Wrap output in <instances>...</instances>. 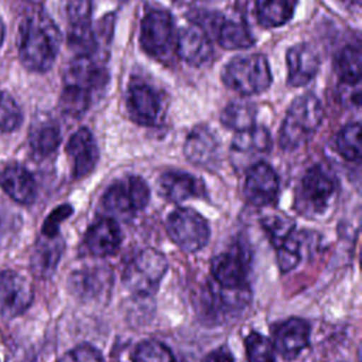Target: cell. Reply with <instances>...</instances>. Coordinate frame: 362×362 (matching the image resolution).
I'll list each match as a JSON object with an SVG mask.
<instances>
[{
  "label": "cell",
  "instance_id": "obj_41",
  "mask_svg": "<svg viewBox=\"0 0 362 362\" xmlns=\"http://www.w3.org/2000/svg\"><path fill=\"white\" fill-rule=\"evenodd\" d=\"M339 102L346 107L361 106V82L358 83H339L338 86Z\"/></svg>",
  "mask_w": 362,
  "mask_h": 362
},
{
  "label": "cell",
  "instance_id": "obj_22",
  "mask_svg": "<svg viewBox=\"0 0 362 362\" xmlns=\"http://www.w3.org/2000/svg\"><path fill=\"white\" fill-rule=\"evenodd\" d=\"M69 286L72 293L81 298H100V296L109 294L112 273L109 267L105 266H92L75 270L69 277Z\"/></svg>",
  "mask_w": 362,
  "mask_h": 362
},
{
  "label": "cell",
  "instance_id": "obj_9",
  "mask_svg": "<svg viewBox=\"0 0 362 362\" xmlns=\"http://www.w3.org/2000/svg\"><path fill=\"white\" fill-rule=\"evenodd\" d=\"M126 106L130 117L143 126L158 124L164 115V106L158 90L141 81H134L129 85Z\"/></svg>",
  "mask_w": 362,
  "mask_h": 362
},
{
  "label": "cell",
  "instance_id": "obj_42",
  "mask_svg": "<svg viewBox=\"0 0 362 362\" xmlns=\"http://www.w3.org/2000/svg\"><path fill=\"white\" fill-rule=\"evenodd\" d=\"M72 212L71 206L68 205H64V206H59L57 208L52 214H49V216L45 219L44 225H42V236H57L58 235V228H59V223L66 218L69 216V214Z\"/></svg>",
  "mask_w": 362,
  "mask_h": 362
},
{
  "label": "cell",
  "instance_id": "obj_30",
  "mask_svg": "<svg viewBox=\"0 0 362 362\" xmlns=\"http://www.w3.org/2000/svg\"><path fill=\"white\" fill-rule=\"evenodd\" d=\"M361 51L358 47L346 45L335 57V72L342 83H358L361 82Z\"/></svg>",
  "mask_w": 362,
  "mask_h": 362
},
{
  "label": "cell",
  "instance_id": "obj_15",
  "mask_svg": "<svg viewBox=\"0 0 362 362\" xmlns=\"http://www.w3.org/2000/svg\"><path fill=\"white\" fill-rule=\"evenodd\" d=\"M310 325L305 320L291 317L283 321L276 329L273 337L274 351L284 359H294L308 346Z\"/></svg>",
  "mask_w": 362,
  "mask_h": 362
},
{
  "label": "cell",
  "instance_id": "obj_19",
  "mask_svg": "<svg viewBox=\"0 0 362 362\" xmlns=\"http://www.w3.org/2000/svg\"><path fill=\"white\" fill-rule=\"evenodd\" d=\"M107 74L105 68L96 62L92 55L76 57L65 71L64 82L66 86H75L88 92H93L105 86Z\"/></svg>",
  "mask_w": 362,
  "mask_h": 362
},
{
  "label": "cell",
  "instance_id": "obj_2",
  "mask_svg": "<svg viewBox=\"0 0 362 362\" xmlns=\"http://www.w3.org/2000/svg\"><path fill=\"white\" fill-rule=\"evenodd\" d=\"M324 109L320 99L308 92L296 98L281 123L279 141L281 148L294 150L301 146L321 126Z\"/></svg>",
  "mask_w": 362,
  "mask_h": 362
},
{
  "label": "cell",
  "instance_id": "obj_7",
  "mask_svg": "<svg viewBox=\"0 0 362 362\" xmlns=\"http://www.w3.org/2000/svg\"><path fill=\"white\" fill-rule=\"evenodd\" d=\"M167 233L180 249L197 252L208 243L211 230L199 212L191 208H178L167 218Z\"/></svg>",
  "mask_w": 362,
  "mask_h": 362
},
{
  "label": "cell",
  "instance_id": "obj_26",
  "mask_svg": "<svg viewBox=\"0 0 362 362\" xmlns=\"http://www.w3.org/2000/svg\"><path fill=\"white\" fill-rule=\"evenodd\" d=\"M215 35L219 45L225 49H246L255 44V40L243 21L222 20Z\"/></svg>",
  "mask_w": 362,
  "mask_h": 362
},
{
  "label": "cell",
  "instance_id": "obj_14",
  "mask_svg": "<svg viewBox=\"0 0 362 362\" xmlns=\"http://www.w3.org/2000/svg\"><path fill=\"white\" fill-rule=\"evenodd\" d=\"M249 298H250L249 287L225 288L218 283L212 281L204 290V296H202L204 314L206 317L215 315L216 318L221 315L236 313L239 311V308H243L249 303Z\"/></svg>",
  "mask_w": 362,
  "mask_h": 362
},
{
  "label": "cell",
  "instance_id": "obj_20",
  "mask_svg": "<svg viewBox=\"0 0 362 362\" xmlns=\"http://www.w3.org/2000/svg\"><path fill=\"white\" fill-rule=\"evenodd\" d=\"M85 246L96 257L113 255L122 243V230L113 218H100L85 233Z\"/></svg>",
  "mask_w": 362,
  "mask_h": 362
},
{
  "label": "cell",
  "instance_id": "obj_12",
  "mask_svg": "<svg viewBox=\"0 0 362 362\" xmlns=\"http://www.w3.org/2000/svg\"><path fill=\"white\" fill-rule=\"evenodd\" d=\"M245 198L255 206L272 205L279 195V177L274 170L259 161L247 168L243 187Z\"/></svg>",
  "mask_w": 362,
  "mask_h": 362
},
{
  "label": "cell",
  "instance_id": "obj_32",
  "mask_svg": "<svg viewBox=\"0 0 362 362\" xmlns=\"http://www.w3.org/2000/svg\"><path fill=\"white\" fill-rule=\"evenodd\" d=\"M92 102V93L75 86L64 88L61 98H59V109L68 115L78 117L88 110Z\"/></svg>",
  "mask_w": 362,
  "mask_h": 362
},
{
  "label": "cell",
  "instance_id": "obj_31",
  "mask_svg": "<svg viewBox=\"0 0 362 362\" xmlns=\"http://www.w3.org/2000/svg\"><path fill=\"white\" fill-rule=\"evenodd\" d=\"M335 146L338 153L349 161H358L361 158V123H349L344 126L335 140Z\"/></svg>",
  "mask_w": 362,
  "mask_h": 362
},
{
  "label": "cell",
  "instance_id": "obj_11",
  "mask_svg": "<svg viewBox=\"0 0 362 362\" xmlns=\"http://www.w3.org/2000/svg\"><path fill=\"white\" fill-rule=\"evenodd\" d=\"M34 298L31 283L14 270L0 272V315L16 318L28 310Z\"/></svg>",
  "mask_w": 362,
  "mask_h": 362
},
{
  "label": "cell",
  "instance_id": "obj_13",
  "mask_svg": "<svg viewBox=\"0 0 362 362\" xmlns=\"http://www.w3.org/2000/svg\"><path fill=\"white\" fill-rule=\"evenodd\" d=\"M272 148V137L266 127L253 126L247 130L238 132L230 146V160L235 167L253 165L255 160L267 154Z\"/></svg>",
  "mask_w": 362,
  "mask_h": 362
},
{
  "label": "cell",
  "instance_id": "obj_37",
  "mask_svg": "<svg viewBox=\"0 0 362 362\" xmlns=\"http://www.w3.org/2000/svg\"><path fill=\"white\" fill-rule=\"evenodd\" d=\"M23 113L16 100L6 92L0 90V134L10 133L20 126Z\"/></svg>",
  "mask_w": 362,
  "mask_h": 362
},
{
  "label": "cell",
  "instance_id": "obj_29",
  "mask_svg": "<svg viewBox=\"0 0 362 362\" xmlns=\"http://www.w3.org/2000/svg\"><path fill=\"white\" fill-rule=\"evenodd\" d=\"M28 143L34 154L38 157L51 156L61 143V133L58 126L52 123H42L30 132Z\"/></svg>",
  "mask_w": 362,
  "mask_h": 362
},
{
  "label": "cell",
  "instance_id": "obj_40",
  "mask_svg": "<svg viewBox=\"0 0 362 362\" xmlns=\"http://www.w3.org/2000/svg\"><path fill=\"white\" fill-rule=\"evenodd\" d=\"M57 362H105V359L95 346L81 344L64 354Z\"/></svg>",
  "mask_w": 362,
  "mask_h": 362
},
{
  "label": "cell",
  "instance_id": "obj_38",
  "mask_svg": "<svg viewBox=\"0 0 362 362\" xmlns=\"http://www.w3.org/2000/svg\"><path fill=\"white\" fill-rule=\"evenodd\" d=\"M277 252V264L283 273L293 270L301 260V250H300V240L293 233L288 239L281 242L276 246Z\"/></svg>",
  "mask_w": 362,
  "mask_h": 362
},
{
  "label": "cell",
  "instance_id": "obj_33",
  "mask_svg": "<svg viewBox=\"0 0 362 362\" xmlns=\"http://www.w3.org/2000/svg\"><path fill=\"white\" fill-rule=\"evenodd\" d=\"M68 45L76 54V57L92 55L96 49L98 41L90 27V23L71 25L68 31Z\"/></svg>",
  "mask_w": 362,
  "mask_h": 362
},
{
  "label": "cell",
  "instance_id": "obj_5",
  "mask_svg": "<svg viewBox=\"0 0 362 362\" xmlns=\"http://www.w3.org/2000/svg\"><path fill=\"white\" fill-rule=\"evenodd\" d=\"M335 194L337 182L332 174L321 165H313L300 181L296 205L304 215H321L328 209Z\"/></svg>",
  "mask_w": 362,
  "mask_h": 362
},
{
  "label": "cell",
  "instance_id": "obj_21",
  "mask_svg": "<svg viewBox=\"0 0 362 362\" xmlns=\"http://www.w3.org/2000/svg\"><path fill=\"white\" fill-rule=\"evenodd\" d=\"M287 81L291 86L307 85L318 72L320 58L314 48L305 42L296 44L286 54Z\"/></svg>",
  "mask_w": 362,
  "mask_h": 362
},
{
  "label": "cell",
  "instance_id": "obj_39",
  "mask_svg": "<svg viewBox=\"0 0 362 362\" xmlns=\"http://www.w3.org/2000/svg\"><path fill=\"white\" fill-rule=\"evenodd\" d=\"M93 0H64V11L71 25L88 24L92 14Z\"/></svg>",
  "mask_w": 362,
  "mask_h": 362
},
{
  "label": "cell",
  "instance_id": "obj_18",
  "mask_svg": "<svg viewBox=\"0 0 362 362\" xmlns=\"http://www.w3.org/2000/svg\"><path fill=\"white\" fill-rule=\"evenodd\" d=\"M177 51L181 59L192 66H202L214 57V47L208 34L194 24L180 31Z\"/></svg>",
  "mask_w": 362,
  "mask_h": 362
},
{
  "label": "cell",
  "instance_id": "obj_34",
  "mask_svg": "<svg viewBox=\"0 0 362 362\" xmlns=\"http://www.w3.org/2000/svg\"><path fill=\"white\" fill-rule=\"evenodd\" d=\"M133 362H175L171 349L157 339H146L137 344Z\"/></svg>",
  "mask_w": 362,
  "mask_h": 362
},
{
  "label": "cell",
  "instance_id": "obj_35",
  "mask_svg": "<svg viewBox=\"0 0 362 362\" xmlns=\"http://www.w3.org/2000/svg\"><path fill=\"white\" fill-rule=\"evenodd\" d=\"M245 348L249 362H274L276 351L273 344L256 331L246 335Z\"/></svg>",
  "mask_w": 362,
  "mask_h": 362
},
{
  "label": "cell",
  "instance_id": "obj_1",
  "mask_svg": "<svg viewBox=\"0 0 362 362\" xmlns=\"http://www.w3.org/2000/svg\"><path fill=\"white\" fill-rule=\"evenodd\" d=\"M61 34L55 23L41 10L28 13L18 28V58L33 72L48 71L59 49Z\"/></svg>",
  "mask_w": 362,
  "mask_h": 362
},
{
  "label": "cell",
  "instance_id": "obj_23",
  "mask_svg": "<svg viewBox=\"0 0 362 362\" xmlns=\"http://www.w3.org/2000/svg\"><path fill=\"white\" fill-rule=\"evenodd\" d=\"M158 185L161 195L170 202H182L204 194V182L199 178L178 170L164 173L158 180Z\"/></svg>",
  "mask_w": 362,
  "mask_h": 362
},
{
  "label": "cell",
  "instance_id": "obj_6",
  "mask_svg": "<svg viewBox=\"0 0 362 362\" xmlns=\"http://www.w3.org/2000/svg\"><path fill=\"white\" fill-rule=\"evenodd\" d=\"M150 198V189L146 181L137 175H127L115 181L103 194V208L120 218L133 216L141 211Z\"/></svg>",
  "mask_w": 362,
  "mask_h": 362
},
{
  "label": "cell",
  "instance_id": "obj_28",
  "mask_svg": "<svg viewBox=\"0 0 362 362\" xmlns=\"http://www.w3.org/2000/svg\"><path fill=\"white\" fill-rule=\"evenodd\" d=\"M255 119H256L255 105L245 100H233L228 103L221 113L222 124L236 132H243L253 127Z\"/></svg>",
  "mask_w": 362,
  "mask_h": 362
},
{
  "label": "cell",
  "instance_id": "obj_36",
  "mask_svg": "<svg viewBox=\"0 0 362 362\" xmlns=\"http://www.w3.org/2000/svg\"><path fill=\"white\" fill-rule=\"evenodd\" d=\"M262 226L274 247L288 239L296 230L294 222L284 215H269L262 219Z\"/></svg>",
  "mask_w": 362,
  "mask_h": 362
},
{
  "label": "cell",
  "instance_id": "obj_3",
  "mask_svg": "<svg viewBox=\"0 0 362 362\" xmlns=\"http://www.w3.org/2000/svg\"><path fill=\"white\" fill-rule=\"evenodd\" d=\"M222 81L226 88L242 96H252L264 92L272 83L269 62L262 54L239 55L222 71Z\"/></svg>",
  "mask_w": 362,
  "mask_h": 362
},
{
  "label": "cell",
  "instance_id": "obj_25",
  "mask_svg": "<svg viewBox=\"0 0 362 362\" xmlns=\"http://www.w3.org/2000/svg\"><path fill=\"white\" fill-rule=\"evenodd\" d=\"M64 242L58 235L51 238L42 236V239L38 240L31 256L33 272L40 277H47L52 274L59 262Z\"/></svg>",
  "mask_w": 362,
  "mask_h": 362
},
{
  "label": "cell",
  "instance_id": "obj_44",
  "mask_svg": "<svg viewBox=\"0 0 362 362\" xmlns=\"http://www.w3.org/2000/svg\"><path fill=\"white\" fill-rule=\"evenodd\" d=\"M3 38H4V24H3V21L0 20V45H1V42H3Z\"/></svg>",
  "mask_w": 362,
  "mask_h": 362
},
{
  "label": "cell",
  "instance_id": "obj_27",
  "mask_svg": "<svg viewBox=\"0 0 362 362\" xmlns=\"http://www.w3.org/2000/svg\"><path fill=\"white\" fill-rule=\"evenodd\" d=\"M290 0H256L257 21L264 28H274L286 24L293 16Z\"/></svg>",
  "mask_w": 362,
  "mask_h": 362
},
{
  "label": "cell",
  "instance_id": "obj_17",
  "mask_svg": "<svg viewBox=\"0 0 362 362\" xmlns=\"http://www.w3.org/2000/svg\"><path fill=\"white\" fill-rule=\"evenodd\" d=\"M185 157L195 165L212 168L219 163V143L206 126H197L188 134L184 144Z\"/></svg>",
  "mask_w": 362,
  "mask_h": 362
},
{
  "label": "cell",
  "instance_id": "obj_10",
  "mask_svg": "<svg viewBox=\"0 0 362 362\" xmlns=\"http://www.w3.org/2000/svg\"><path fill=\"white\" fill-rule=\"evenodd\" d=\"M140 44L154 58H163L168 54L173 44V18L170 13L161 8L146 13L140 25Z\"/></svg>",
  "mask_w": 362,
  "mask_h": 362
},
{
  "label": "cell",
  "instance_id": "obj_16",
  "mask_svg": "<svg viewBox=\"0 0 362 362\" xmlns=\"http://www.w3.org/2000/svg\"><path fill=\"white\" fill-rule=\"evenodd\" d=\"M66 153L71 158L72 175L75 178H82L92 173L99 160V150L95 137L86 127H81L69 137Z\"/></svg>",
  "mask_w": 362,
  "mask_h": 362
},
{
  "label": "cell",
  "instance_id": "obj_8",
  "mask_svg": "<svg viewBox=\"0 0 362 362\" xmlns=\"http://www.w3.org/2000/svg\"><path fill=\"white\" fill-rule=\"evenodd\" d=\"M249 272L250 253L240 243H233L226 250L214 256L211 262L214 281L225 288L247 287Z\"/></svg>",
  "mask_w": 362,
  "mask_h": 362
},
{
  "label": "cell",
  "instance_id": "obj_43",
  "mask_svg": "<svg viewBox=\"0 0 362 362\" xmlns=\"http://www.w3.org/2000/svg\"><path fill=\"white\" fill-rule=\"evenodd\" d=\"M204 362H235L233 359V355L230 354V351L226 348V346H221V348H216L214 351H211Z\"/></svg>",
  "mask_w": 362,
  "mask_h": 362
},
{
  "label": "cell",
  "instance_id": "obj_24",
  "mask_svg": "<svg viewBox=\"0 0 362 362\" xmlns=\"http://www.w3.org/2000/svg\"><path fill=\"white\" fill-rule=\"evenodd\" d=\"M1 189L16 202L28 205L37 197V184L28 170L18 164L6 167L0 173Z\"/></svg>",
  "mask_w": 362,
  "mask_h": 362
},
{
  "label": "cell",
  "instance_id": "obj_4",
  "mask_svg": "<svg viewBox=\"0 0 362 362\" xmlns=\"http://www.w3.org/2000/svg\"><path fill=\"white\" fill-rule=\"evenodd\" d=\"M168 263L165 256L156 249H143L137 252L123 270V284L136 296H153L165 276Z\"/></svg>",
  "mask_w": 362,
  "mask_h": 362
}]
</instances>
